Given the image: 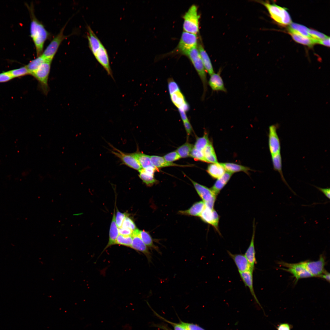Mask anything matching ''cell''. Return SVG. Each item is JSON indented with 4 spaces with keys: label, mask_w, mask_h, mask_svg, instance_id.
I'll return each mask as SVG.
<instances>
[{
    "label": "cell",
    "mask_w": 330,
    "mask_h": 330,
    "mask_svg": "<svg viewBox=\"0 0 330 330\" xmlns=\"http://www.w3.org/2000/svg\"><path fill=\"white\" fill-rule=\"evenodd\" d=\"M227 252L229 256L233 260L239 272L254 271V269L252 267L244 255L240 254H233L228 251H227Z\"/></svg>",
    "instance_id": "cell-16"
},
{
    "label": "cell",
    "mask_w": 330,
    "mask_h": 330,
    "mask_svg": "<svg viewBox=\"0 0 330 330\" xmlns=\"http://www.w3.org/2000/svg\"><path fill=\"white\" fill-rule=\"evenodd\" d=\"M224 167L220 163H211L208 166L207 171L213 178L218 179L226 172Z\"/></svg>",
    "instance_id": "cell-27"
},
{
    "label": "cell",
    "mask_w": 330,
    "mask_h": 330,
    "mask_svg": "<svg viewBox=\"0 0 330 330\" xmlns=\"http://www.w3.org/2000/svg\"><path fill=\"white\" fill-rule=\"evenodd\" d=\"M132 242V236H124L119 234L116 240V245L131 248Z\"/></svg>",
    "instance_id": "cell-38"
},
{
    "label": "cell",
    "mask_w": 330,
    "mask_h": 330,
    "mask_svg": "<svg viewBox=\"0 0 330 330\" xmlns=\"http://www.w3.org/2000/svg\"><path fill=\"white\" fill-rule=\"evenodd\" d=\"M205 207V204L202 201H199L194 203L188 209L180 211L178 213L181 215L200 217Z\"/></svg>",
    "instance_id": "cell-23"
},
{
    "label": "cell",
    "mask_w": 330,
    "mask_h": 330,
    "mask_svg": "<svg viewBox=\"0 0 330 330\" xmlns=\"http://www.w3.org/2000/svg\"><path fill=\"white\" fill-rule=\"evenodd\" d=\"M8 72L13 79L22 77L29 74L26 66L18 68L11 70Z\"/></svg>",
    "instance_id": "cell-39"
},
{
    "label": "cell",
    "mask_w": 330,
    "mask_h": 330,
    "mask_svg": "<svg viewBox=\"0 0 330 330\" xmlns=\"http://www.w3.org/2000/svg\"><path fill=\"white\" fill-rule=\"evenodd\" d=\"M156 327L158 328H159L164 330H172L169 328L167 327L165 325H156Z\"/></svg>",
    "instance_id": "cell-56"
},
{
    "label": "cell",
    "mask_w": 330,
    "mask_h": 330,
    "mask_svg": "<svg viewBox=\"0 0 330 330\" xmlns=\"http://www.w3.org/2000/svg\"><path fill=\"white\" fill-rule=\"evenodd\" d=\"M151 163L156 168L163 167L171 166H178L179 165L172 163L167 161L163 157L157 156H150Z\"/></svg>",
    "instance_id": "cell-34"
},
{
    "label": "cell",
    "mask_w": 330,
    "mask_h": 330,
    "mask_svg": "<svg viewBox=\"0 0 330 330\" xmlns=\"http://www.w3.org/2000/svg\"><path fill=\"white\" fill-rule=\"evenodd\" d=\"M154 312L156 315L160 318L170 324L174 327V330H187L186 328L180 322L179 323H175L171 322L159 315L154 311Z\"/></svg>",
    "instance_id": "cell-44"
},
{
    "label": "cell",
    "mask_w": 330,
    "mask_h": 330,
    "mask_svg": "<svg viewBox=\"0 0 330 330\" xmlns=\"http://www.w3.org/2000/svg\"><path fill=\"white\" fill-rule=\"evenodd\" d=\"M119 235L118 228L116 222L115 208V207L110 226L108 242L101 254L109 247L116 245V240Z\"/></svg>",
    "instance_id": "cell-19"
},
{
    "label": "cell",
    "mask_w": 330,
    "mask_h": 330,
    "mask_svg": "<svg viewBox=\"0 0 330 330\" xmlns=\"http://www.w3.org/2000/svg\"><path fill=\"white\" fill-rule=\"evenodd\" d=\"M280 264L286 269L281 268L293 275L296 281L300 279L312 277V275L306 269L302 262L295 263H290L281 262Z\"/></svg>",
    "instance_id": "cell-9"
},
{
    "label": "cell",
    "mask_w": 330,
    "mask_h": 330,
    "mask_svg": "<svg viewBox=\"0 0 330 330\" xmlns=\"http://www.w3.org/2000/svg\"><path fill=\"white\" fill-rule=\"evenodd\" d=\"M318 44L329 47L330 46V37H328L323 39L318 40Z\"/></svg>",
    "instance_id": "cell-53"
},
{
    "label": "cell",
    "mask_w": 330,
    "mask_h": 330,
    "mask_svg": "<svg viewBox=\"0 0 330 330\" xmlns=\"http://www.w3.org/2000/svg\"><path fill=\"white\" fill-rule=\"evenodd\" d=\"M197 38L196 34L184 31L177 47L178 52L183 55L191 49L197 47Z\"/></svg>",
    "instance_id": "cell-8"
},
{
    "label": "cell",
    "mask_w": 330,
    "mask_h": 330,
    "mask_svg": "<svg viewBox=\"0 0 330 330\" xmlns=\"http://www.w3.org/2000/svg\"><path fill=\"white\" fill-rule=\"evenodd\" d=\"M185 55L187 56L191 61L202 82L204 90L202 98L203 99L207 90L208 82L206 71L199 50L197 47H195L189 50Z\"/></svg>",
    "instance_id": "cell-2"
},
{
    "label": "cell",
    "mask_w": 330,
    "mask_h": 330,
    "mask_svg": "<svg viewBox=\"0 0 330 330\" xmlns=\"http://www.w3.org/2000/svg\"><path fill=\"white\" fill-rule=\"evenodd\" d=\"M293 39L299 43L312 47L316 44H318V40L312 38L303 36L296 34L289 33Z\"/></svg>",
    "instance_id": "cell-31"
},
{
    "label": "cell",
    "mask_w": 330,
    "mask_h": 330,
    "mask_svg": "<svg viewBox=\"0 0 330 330\" xmlns=\"http://www.w3.org/2000/svg\"><path fill=\"white\" fill-rule=\"evenodd\" d=\"M66 26L65 25L61 29L59 33L54 37L43 52L41 55L46 60L52 61L60 45L67 37L64 35Z\"/></svg>",
    "instance_id": "cell-7"
},
{
    "label": "cell",
    "mask_w": 330,
    "mask_h": 330,
    "mask_svg": "<svg viewBox=\"0 0 330 330\" xmlns=\"http://www.w3.org/2000/svg\"><path fill=\"white\" fill-rule=\"evenodd\" d=\"M208 84L213 91L226 92L223 79L220 75V72L215 73L210 75Z\"/></svg>",
    "instance_id": "cell-18"
},
{
    "label": "cell",
    "mask_w": 330,
    "mask_h": 330,
    "mask_svg": "<svg viewBox=\"0 0 330 330\" xmlns=\"http://www.w3.org/2000/svg\"><path fill=\"white\" fill-rule=\"evenodd\" d=\"M138 236L149 248L154 250L160 253L158 247L154 244L153 239L149 232L145 230H139Z\"/></svg>",
    "instance_id": "cell-28"
},
{
    "label": "cell",
    "mask_w": 330,
    "mask_h": 330,
    "mask_svg": "<svg viewBox=\"0 0 330 330\" xmlns=\"http://www.w3.org/2000/svg\"><path fill=\"white\" fill-rule=\"evenodd\" d=\"M292 326L288 323H283L279 324L277 327V330H291Z\"/></svg>",
    "instance_id": "cell-50"
},
{
    "label": "cell",
    "mask_w": 330,
    "mask_h": 330,
    "mask_svg": "<svg viewBox=\"0 0 330 330\" xmlns=\"http://www.w3.org/2000/svg\"><path fill=\"white\" fill-rule=\"evenodd\" d=\"M180 322L186 328L187 330H205L196 324L185 322L181 320L180 321Z\"/></svg>",
    "instance_id": "cell-47"
},
{
    "label": "cell",
    "mask_w": 330,
    "mask_h": 330,
    "mask_svg": "<svg viewBox=\"0 0 330 330\" xmlns=\"http://www.w3.org/2000/svg\"><path fill=\"white\" fill-rule=\"evenodd\" d=\"M93 54L97 61L106 71L108 75L114 80L110 64L108 54L103 45L102 44Z\"/></svg>",
    "instance_id": "cell-12"
},
{
    "label": "cell",
    "mask_w": 330,
    "mask_h": 330,
    "mask_svg": "<svg viewBox=\"0 0 330 330\" xmlns=\"http://www.w3.org/2000/svg\"><path fill=\"white\" fill-rule=\"evenodd\" d=\"M210 142L208 134L205 132L203 136L197 138L193 147L196 149L203 151L206 146Z\"/></svg>",
    "instance_id": "cell-37"
},
{
    "label": "cell",
    "mask_w": 330,
    "mask_h": 330,
    "mask_svg": "<svg viewBox=\"0 0 330 330\" xmlns=\"http://www.w3.org/2000/svg\"><path fill=\"white\" fill-rule=\"evenodd\" d=\"M139 230L137 229L133 232L132 235V242L131 248L143 254L146 257L148 262L152 260V254L149 248L144 244L138 236Z\"/></svg>",
    "instance_id": "cell-14"
},
{
    "label": "cell",
    "mask_w": 330,
    "mask_h": 330,
    "mask_svg": "<svg viewBox=\"0 0 330 330\" xmlns=\"http://www.w3.org/2000/svg\"><path fill=\"white\" fill-rule=\"evenodd\" d=\"M308 28L304 25L292 22L290 24L288 28L289 33L296 34L303 36L312 38L308 33Z\"/></svg>",
    "instance_id": "cell-29"
},
{
    "label": "cell",
    "mask_w": 330,
    "mask_h": 330,
    "mask_svg": "<svg viewBox=\"0 0 330 330\" xmlns=\"http://www.w3.org/2000/svg\"><path fill=\"white\" fill-rule=\"evenodd\" d=\"M319 277L323 279H324L327 281L329 282L330 281V273L327 272H325L323 273L320 275Z\"/></svg>",
    "instance_id": "cell-55"
},
{
    "label": "cell",
    "mask_w": 330,
    "mask_h": 330,
    "mask_svg": "<svg viewBox=\"0 0 330 330\" xmlns=\"http://www.w3.org/2000/svg\"><path fill=\"white\" fill-rule=\"evenodd\" d=\"M253 271L249 270L244 272H239L240 277L245 286L248 288L250 291L255 300L261 306L255 294L253 285Z\"/></svg>",
    "instance_id": "cell-20"
},
{
    "label": "cell",
    "mask_w": 330,
    "mask_h": 330,
    "mask_svg": "<svg viewBox=\"0 0 330 330\" xmlns=\"http://www.w3.org/2000/svg\"><path fill=\"white\" fill-rule=\"evenodd\" d=\"M114 151H111L112 154L119 158L123 164L138 171L142 169L138 161L133 153H124L111 146Z\"/></svg>",
    "instance_id": "cell-11"
},
{
    "label": "cell",
    "mask_w": 330,
    "mask_h": 330,
    "mask_svg": "<svg viewBox=\"0 0 330 330\" xmlns=\"http://www.w3.org/2000/svg\"><path fill=\"white\" fill-rule=\"evenodd\" d=\"M253 225V231L250 245L246 250L244 255L252 268L254 269L255 265L257 261L255 258V251L254 245V239L255 233V226L254 222Z\"/></svg>",
    "instance_id": "cell-22"
},
{
    "label": "cell",
    "mask_w": 330,
    "mask_h": 330,
    "mask_svg": "<svg viewBox=\"0 0 330 330\" xmlns=\"http://www.w3.org/2000/svg\"><path fill=\"white\" fill-rule=\"evenodd\" d=\"M163 158L167 161L172 163V162L179 160L181 158L176 151H173L166 154Z\"/></svg>",
    "instance_id": "cell-45"
},
{
    "label": "cell",
    "mask_w": 330,
    "mask_h": 330,
    "mask_svg": "<svg viewBox=\"0 0 330 330\" xmlns=\"http://www.w3.org/2000/svg\"><path fill=\"white\" fill-rule=\"evenodd\" d=\"M13 79L8 71L0 73V83L7 82Z\"/></svg>",
    "instance_id": "cell-48"
},
{
    "label": "cell",
    "mask_w": 330,
    "mask_h": 330,
    "mask_svg": "<svg viewBox=\"0 0 330 330\" xmlns=\"http://www.w3.org/2000/svg\"><path fill=\"white\" fill-rule=\"evenodd\" d=\"M156 170L153 168L141 169L139 170V176L147 186H151L156 182L154 177V173Z\"/></svg>",
    "instance_id": "cell-21"
},
{
    "label": "cell",
    "mask_w": 330,
    "mask_h": 330,
    "mask_svg": "<svg viewBox=\"0 0 330 330\" xmlns=\"http://www.w3.org/2000/svg\"><path fill=\"white\" fill-rule=\"evenodd\" d=\"M128 215H129V214L127 212L122 213L119 211L118 208L117 207H116V222L118 228L121 227L125 218Z\"/></svg>",
    "instance_id": "cell-42"
},
{
    "label": "cell",
    "mask_w": 330,
    "mask_h": 330,
    "mask_svg": "<svg viewBox=\"0 0 330 330\" xmlns=\"http://www.w3.org/2000/svg\"><path fill=\"white\" fill-rule=\"evenodd\" d=\"M46 60L42 55L30 61L28 64L26 66L29 74L32 75L39 68L42 64Z\"/></svg>",
    "instance_id": "cell-35"
},
{
    "label": "cell",
    "mask_w": 330,
    "mask_h": 330,
    "mask_svg": "<svg viewBox=\"0 0 330 330\" xmlns=\"http://www.w3.org/2000/svg\"><path fill=\"white\" fill-rule=\"evenodd\" d=\"M320 191L322 192L328 199L330 198V190L329 188H322L314 186Z\"/></svg>",
    "instance_id": "cell-51"
},
{
    "label": "cell",
    "mask_w": 330,
    "mask_h": 330,
    "mask_svg": "<svg viewBox=\"0 0 330 330\" xmlns=\"http://www.w3.org/2000/svg\"><path fill=\"white\" fill-rule=\"evenodd\" d=\"M200 17L196 6L192 5L183 17L184 31L195 34L197 33L199 31Z\"/></svg>",
    "instance_id": "cell-4"
},
{
    "label": "cell",
    "mask_w": 330,
    "mask_h": 330,
    "mask_svg": "<svg viewBox=\"0 0 330 330\" xmlns=\"http://www.w3.org/2000/svg\"><path fill=\"white\" fill-rule=\"evenodd\" d=\"M198 50L206 71L210 75L214 72L210 58L201 45L199 46Z\"/></svg>",
    "instance_id": "cell-25"
},
{
    "label": "cell",
    "mask_w": 330,
    "mask_h": 330,
    "mask_svg": "<svg viewBox=\"0 0 330 330\" xmlns=\"http://www.w3.org/2000/svg\"><path fill=\"white\" fill-rule=\"evenodd\" d=\"M31 16L30 36L34 43L37 57L42 55L45 42L49 34L43 25L36 17L32 6L28 7Z\"/></svg>",
    "instance_id": "cell-1"
},
{
    "label": "cell",
    "mask_w": 330,
    "mask_h": 330,
    "mask_svg": "<svg viewBox=\"0 0 330 330\" xmlns=\"http://www.w3.org/2000/svg\"><path fill=\"white\" fill-rule=\"evenodd\" d=\"M203 152L207 163H218L214 149L211 142L206 146L203 150Z\"/></svg>",
    "instance_id": "cell-33"
},
{
    "label": "cell",
    "mask_w": 330,
    "mask_h": 330,
    "mask_svg": "<svg viewBox=\"0 0 330 330\" xmlns=\"http://www.w3.org/2000/svg\"><path fill=\"white\" fill-rule=\"evenodd\" d=\"M198 194L206 207L213 209L217 196L211 189L199 184L189 178Z\"/></svg>",
    "instance_id": "cell-6"
},
{
    "label": "cell",
    "mask_w": 330,
    "mask_h": 330,
    "mask_svg": "<svg viewBox=\"0 0 330 330\" xmlns=\"http://www.w3.org/2000/svg\"><path fill=\"white\" fill-rule=\"evenodd\" d=\"M232 174L231 173L226 171L222 176L217 179L211 188L216 196L228 183Z\"/></svg>",
    "instance_id": "cell-24"
},
{
    "label": "cell",
    "mask_w": 330,
    "mask_h": 330,
    "mask_svg": "<svg viewBox=\"0 0 330 330\" xmlns=\"http://www.w3.org/2000/svg\"><path fill=\"white\" fill-rule=\"evenodd\" d=\"M271 156L274 170L279 172L283 182L288 186L294 194L296 195L295 193L293 191L288 184L283 175L282 171V158L280 153Z\"/></svg>",
    "instance_id": "cell-26"
},
{
    "label": "cell",
    "mask_w": 330,
    "mask_h": 330,
    "mask_svg": "<svg viewBox=\"0 0 330 330\" xmlns=\"http://www.w3.org/2000/svg\"><path fill=\"white\" fill-rule=\"evenodd\" d=\"M308 32L312 38L318 40L323 39L328 37L324 34L314 29H309Z\"/></svg>",
    "instance_id": "cell-43"
},
{
    "label": "cell",
    "mask_w": 330,
    "mask_h": 330,
    "mask_svg": "<svg viewBox=\"0 0 330 330\" xmlns=\"http://www.w3.org/2000/svg\"><path fill=\"white\" fill-rule=\"evenodd\" d=\"M51 62L46 60L32 75L38 81L43 91L46 94L49 90L48 82Z\"/></svg>",
    "instance_id": "cell-5"
},
{
    "label": "cell",
    "mask_w": 330,
    "mask_h": 330,
    "mask_svg": "<svg viewBox=\"0 0 330 330\" xmlns=\"http://www.w3.org/2000/svg\"><path fill=\"white\" fill-rule=\"evenodd\" d=\"M261 3L266 8L271 18L279 24L286 26L292 23V19L286 8L275 4L261 1Z\"/></svg>",
    "instance_id": "cell-3"
},
{
    "label": "cell",
    "mask_w": 330,
    "mask_h": 330,
    "mask_svg": "<svg viewBox=\"0 0 330 330\" xmlns=\"http://www.w3.org/2000/svg\"><path fill=\"white\" fill-rule=\"evenodd\" d=\"M307 270L313 277H319L325 271L324 267L325 260L322 255H321L319 259L314 261L302 262Z\"/></svg>",
    "instance_id": "cell-13"
},
{
    "label": "cell",
    "mask_w": 330,
    "mask_h": 330,
    "mask_svg": "<svg viewBox=\"0 0 330 330\" xmlns=\"http://www.w3.org/2000/svg\"><path fill=\"white\" fill-rule=\"evenodd\" d=\"M200 217L204 222L218 229L219 216L214 209H211L205 206Z\"/></svg>",
    "instance_id": "cell-15"
},
{
    "label": "cell",
    "mask_w": 330,
    "mask_h": 330,
    "mask_svg": "<svg viewBox=\"0 0 330 330\" xmlns=\"http://www.w3.org/2000/svg\"><path fill=\"white\" fill-rule=\"evenodd\" d=\"M178 110L183 122H184L189 121V119L186 114V112L181 110Z\"/></svg>",
    "instance_id": "cell-54"
},
{
    "label": "cell",
    "mask_w": 330,
    "mask_h": 330,
    "mask_svg": "<svg viewBox=\"0 0 330 330\" xmlns=\"http://www.w3.org/2000/svg\"><path fill=\"white\" fill-rule=\"evenodd\" d=\"M168 87L170 94L180 89L177 83L172 79H170L168 81Z\"/></svg>",
    "instance_id": "cell-46"
},
{
    "label": "cell",
    "mask_w": 330,
    "mask_h": 330,
    "mask_svg": "<svg viewBox=\"0 0 330 330\" xmlns=\"http://www.w3.org/2000/svg\"><path fill=\"white\" fill-rule=\"evenodd\" d=\"M220 163L226 171L232 174L237 172L243 171L248 174V171L250 170V169L248 167L233 163Z\"/></svg>",
    "instance_id": "cell-30"
},
{
    "label": "cell",
    "mask_w": 330,
    "mask_h": 330,
    "mask_svg": "<svg viewBox=\"0 0 330 330\" xmlns=\"http://www.w3.org/2000/svg\"><path fill=\"white\" fill-rule=\"evenodd\" d=\"M119 234L124 236H132L133 231L127 228H123L122 227L118 228Z\"/></svg>",
    "instance_id": "cell-49"
},
{
    "label": "cell",
    "mask_w": 330,
    "mask_h": 330,
    "mask_svg": "<svg viewBox=\"0 0 330 330\" xmlns=\"http://www.w3.org/2000/svg\"><path fill=\"white\" fill-rule=\"evenodd\" d=\"M183 122L187 133L188 135H189L191 133L192 130V126L189 120Z\"/></svg>",
    "instance_id": "cell-52"
},
{
    "label": "cell",
    "mask_w": 330,
    "mask_h": 330,
    "mask_svg": "<svg viewBox=\"0 0 330 330\" xmlns=\"http://www.w3.org/2000/svg\"><path fill=\"white\" fill-rule=\"evenodd\" d=\"M132 153L138 161L142 169L154 167L151 163L150 156L138 151Z\"/></svg>",
    "instance_id": "cell-32"
},
{
    "label": "cell",
    "mask_w": 330,
    "mask_h": 330,
    "mask_svg": "<svg viewBox=\"0 0 330 330\" xmlns=\"http://www.w3.org/2000/svg\"><path fill=\"white\" fill-rule=\"evenodd\" d=\"M278 127L277 124L269 127L268 144L271 156L280 153V141L277 132Z\"/></svg>",
    "instance_id": "cell-10"
},
{
    "label": "cell",
    "mask_w": 330,
    "mask_h": 330,
    "mask_svg": "<svg viewBox=\"0 0 330 330\" xmlns=\"http://www.w3.org/2000/svg\"><path fill=\"white\" fill-rule=\"evenodd\" d=\"M129 215L127 216L125 218L121 227L128 228L133 231L137 228L134 221L131 218L129 217Z\"/></svg>",
    "instance_id": "cell-41"
},
{
    "label": "cell",
    "mask_w": 330,
    "mask_h": 330,
    "mask_svg": "<svg viewBox=\"0 0 330 330\" xmlns=\"http://www.w3.org/2000/svg\"><path fill=\"white\" fill-rule=\"evenodd\" d=\"M170 95L172 102L178 110H183L186 112L189 110V105L180 89Z\"/></svg>",
    "instance_id": "cell-17"
},
{
    "label": "cell",
    "mask_w": 330,
    "mask_h": 330,
    "mask_svg": "<svg viewBox=\"0 0 330 330\" xmlns=\"http://www.w3.org/2000/svg\"><path fill=\"white\" fill-rule=\"evenodd\" d=\"M193 145L188 142H186L178 147L176 150L180 158H185L189 156Z\"/></svg>",
    "instance_id": "cell-36"
},
{
    "label": "cell",
    "mask_w": 330,
    "mask_h": 330,
    "mask_svg": "<svg viewBox=\"0 0 330 330\" xmlns=\"http://www.w3.org/2000/svg\"><path fill=\"white\" fill-rule=\"evenodd\" d=\"M189 156L196 160L207 162L203 151L196 149L194 147L191 150Z\"/></svg>",
    "instance_id": "cell-40"
}]
</instances>
